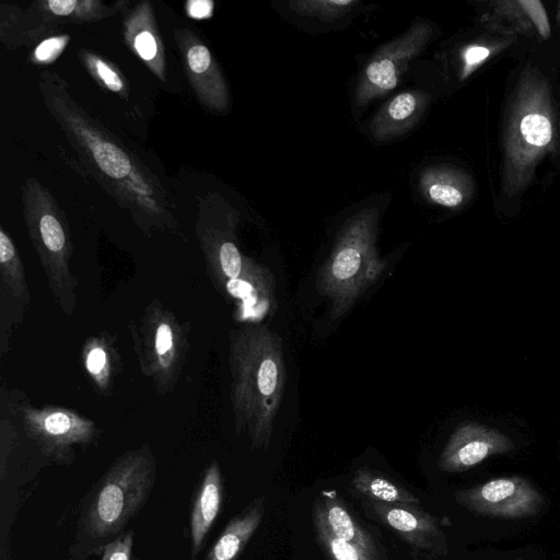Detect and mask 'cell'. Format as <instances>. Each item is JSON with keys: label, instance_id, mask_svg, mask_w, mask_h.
Listing matches in <instances>:
<instances>
[{"label": "cell", "instance_id": "obj_1", "mask_svg": "<svg viewBox=\"0 0 560 560\" xmlns=\"http://www.w3.org/2000/svg\"><path fill=\"white\" fill-rule=\"evenodd\" d=\"M38 84L46 108L106 191L144 232L175 231L166 190L141 160L74 101L57 73L43 71Z\"/></svg>", "mask_w": 560, "mask_h": 560}, {"label": "cell", "instance_id": "obj_2", "mask_svg": "<svg viewBox=\"0 0 560 560\" xmlns=\"http://www.w3.org/2000/svg\"><path fill=\"white\" fill-rule=\"evenodd\" d=\"M229 366L235 432L246 434L253 448H267L287 383L280 335L260 324L232 329Z\"/></svg>", "mask_w": 560, "mask_h": 560}, {"label": "cell", "instance_id": "obj_3", "mask_svg": "<svg viewBox=\"0 0 560 560\" xmlns=\"http://www.w3.org/2000/svg\"><path fill=\"white\" fill-rule=\"evenodd\" d=\"M236 225L234 209L206 206L200 210L196 233L214 288L235 303L242 318L255 324L277 311L276 281L268 267L240 250Z\"/></svg>", "mask_w": 560, "mask_h": 560}, {"label": "cell", "instance_id": "obj_4", "mask_svg": "<svg viewBox=\"0 0 560 560\" xmlns=\"http://www.w3.org/2000/svg\"><path fill=\"white\" fill-rule=\"evenodd\" d=\"M156 477V459L143 445L119 456L97 480L82 510L73 560L104 550L145 504Z\"/></svg>", "mask_w": 560, "mask_h": 560}, {"label": "cell", "instance_id": "obj_5", "mask_svg": "<svg viewBox=\"0 0 560 560\" xmlns=\"http://www.w3.org/2000/svg\"><path fill=\"white\" fill-rule=\"evenodd\" d=\"M560 121L551 88L537 68L526 67L515 86L504 128L502 186L521 194L539 162L559 149Z\"/></svg>", "mask_w": 560, "mask_h": 560}, {"label": "cell", "instance_id": "obj_6", "mask_svg": "<svg viewBox=\"0 0 560 560\" xmlns=\"http://www.w3.org/2000/svg\"><path fill=\"white\" fill-rule=\"evenodd\" d=\"M378 221L377 207L354 213L340 229L330 255L317 273L316 291L329 301L332 320L348 314L386 268L376 249Z\"/></svg>", "mask_w": 560, "mask_h": 560}, {"label": "cell", "instance_id": "obj_7", "mask_svg": "<svg viewBox=\"0 0 560 560\" xmlns=\"http://www.w3.org/2000/svg\"><path fill=\"white\" fill-rule=\"evenodd\" d=\"M23 217L51 294L63 314H73L78 278L71 270L73 244L68 221L51 192L34 177L22 186Z\"/></svg>", "mask_w": 560, "mask_h": 560}, {"label": "cell", "instance_id": "obj_8", "mask_svg": "<svg viewBox=\"0 0 560 560\" xmlns=\"http://www.w3.org/2000/svg\"><path fill=\"white\" fill-rule=\"evenodd\" d=\"M141 373L161 395L173 392L186 363L189 328L159 300H152L129 324Z\"/></svg>", "mask_w": 560, "mask_h": 560}, {"label": "cell", "instance_id": "obj_9", "mask_svg": "<svg viewBox=\"0 0 560 560\" xmlns=\"http://www.w3.org/2000/svg\"><path fill=\"white\" fill-rule=\"evenodd\" d=\"M8 395L24 434L50 462L71 464L75 446L90 445L100 436L98 425L72 409L54 405L34 407L25 398L9 392Z\"/></svg>", "mask_w": 560, "mask_h": 560}, {"label": "cell", "instance_id": "obj_10", "mask_svg": "<svg viewBox=\"0 0 560 560\" xmlns=\"http://www.w3.org/2000/svg\"><path fill=\"white\" fill-rule=\"evenodd\" d=\"M433 35L432 26L415 21L400 36L378 48L361 71L354 94L355 105H368L394 90L409 62L427 47Z\"/></svg>", "mask_w": 560, "mask_h": 560}, {"label": "cell", "instance_id": "obj_11", "mask_svg": "<svg viewBox=\"0 0 560 560\" xmlns=\"http://www.w3.org/2000/svg\"><path fill=\"white\" fill-rule=\"evenodd\" d=\"M464 509L486 517L522 520L534 517L545 505V498L526 478L512 475L490 479L454 493Z\"/></svg>", "mask_w": 560, "mask_h": 560}, {"label": "cell", "instance_id": "obj_12", "mask_svg": "<svg viewBox=\"0 0 560 560\" xmlns=\"http://www.w3.org/2000/svg\"><path fill=\"white\" fill-rule=\"evenodd\" d=\"M174 37L183 68L199 102L210 110L223 113L230 106L226 81L207 45L189 28H177Z\"/></svg>", "mask_w": 560, "mask_h": 560}, {"label": "cell", "instance_id": "obj_13", "mask_svg": "<svg viewBox=\"0 0 560 560\" xmlns=\"http://www.w3.org/2000/svg\"><path fill=\"white\" fill-rule=\"evenodd\" d=\"M365 513L415 549L443 555L446 541L436 518L413 503H384L364 499Z\"/></svg>", "mask_w": 560, "mask_h": 560}, {"label": "cell", "instance_id": "obj_14", "mask_svg": "<svg viewBox=\"0 0 560 560\" xmlns=\"http://www.w3.org/2000/svg\"><path fill=\"white\" fill-rule=\"evenodd\" d=\"M31 302L26 273L11 236L0 226V354L10 350L12 331L23 322Z\"/></svg>", "mask_w": 560, "mask_h": 560}, {"label": "cell", "instance_id": "obj_15", "mask_svg": "<svg viewBox=\"0 0 560 560\" xmlns=\"http://www.w3.org/2000/svg\"><path fill=\"white\" fill-rule=\"evenodd\" d=\"M513 448V441L503 432L481 423L466 422L450 436L438 466L444 472H462Z\"/></svg>", "mask_w": 560, "mask_h": 560}, {"label": "cell", "instance_id": "obj_16", "mask_svg": "<svg viewBox=\"0 0 560 560\" xmlns=\"http://www.w3.org/2000/svg\"><path fill=\"white\" fill-rule=\"evenodd\" d=\"M122 36L128 48L161 81L166 80V56L151 2H138L126 15Z\"/></svg>", "mask_w": 560, "mask_h": 560}, {"label": "cell", "instance_id": "obj_17", "mask_svg": "<svg viewBox=\"0 0 560 560\" xmlns=\"http://www.w3.org/2000/svg\"><path fill=\"white\" fill-rule=\"evenodd\" d=\"M128 1L104 3L101 0H40L33 2L28 16L35 27L46 33L48 27L59 24H81L115 15Z\"/></svg>", "mask_w": 560, "mask_h": 560}, {"label": "cell", "instance_id": "obj_18", "mask_svg": "<svg viewBox=\"0 0 560 560\" xmlns=\"http://www.w3.org/2000/svg\"><path fill=\"white\" fill-rule=\"evenodd\" d=\"M430 95L423 90L405 91L388 100L373 117L372 137L385 142L412 129L423 116Z\"/></svg>", "mask_w": 560, "mask_h": 560}, {"label": "cell", "instance_id": "obj_19", "mask_svg": "<svg viewBox=\"0 0 560 560\" xmlns=\"http://www.w3.org/2000/svg\"><path fill=\"white\" fill-rule=\"evenodd\" d=\"M223 500V480L220 465L211 462L205 469L190 513L191 557L195 558L214 524Z\"/></svg>", "mask_w": 560, "mask_h": 560}, {"label": "cell", "instance_id": "obj_20", "mask_svg": "<svg viewBox=\"0 0 560 560\" xmlns=\"http://www.w3.org/2000/svg\"><path fill=\"white\" fill-rule=\"evenodd\" d=\"M419 189L423 198L441 207L457 209L472 195L470 177L452 165H431L419 175Z\"/></svg>", "mask_w": 560, "mask_h": 560}, {"label": "cell", "instance_id": "obj_21", "mask_svg": "<svg viewBox=\"0 0 560 560\" xmlns=\"http://www.w3.org/2000/svg\"><path fill=\"white\" fill-rule=\"evenodd\" d=\"M81 357L95 392L104 397L113 395L116 377L122 371L116 339L106 331L91 336L82 347Z\"/></svg>", "mask_w": 560, "mask_h": 560}, {"label": "cell", "instance_id": "obj_22", "mask_svg": "<svg viewBox=\"0 0 560 560\" xmlns=\"http://www.w3.org/2000/svg\"><path fill=\"white\" fill-rule=\"evenodd\" d=\"M265 503V497L256 498L234 515L203 560H236L260 526L266 511Z\"/></svg>", "mask_w": 560, "mask_h": 560}, {"label": "cell", "instance_id": "obj_23", "mask_svg": "<svg viewBox=\"0 0 560 560\" xmlns=\"http://www.w3.org/2000/svg\"><path fill=\"white\" fill-rule=\"evenodd\" d=\"M313 509L319 512L337 537L378 556L373 536L360 525L338 492L335 490L322 491L315 499Z\"/></svg>", "mask_w": 560, "mask_h": 560}, {"label": "cell", "instance_id": "obj_24", "mask_svg": "<svg viewBox=\"0 0 560 560\" xmlns=\"http://www.w3.org/2000/svg\"><path fill=\"white\" fill-rule=\"evenodd\" d=\"M350 487L368 500L384 503H413L419 504L420 500L395 480L386 475L360 467L350 480Z\"/></svg>", "mask_w": 560, "mask_h": 560}, {"label": "cell", "instance_id": "obj_25", "mask_svg": "<svg viewBox=\"0 0 560 560\" xmlns=\"http://www.w3.org/2000/svg\"><path fill=\"white\" fill-rule=\"evenodd\" d=\"M312 518L316 540L328 560H380L378 556L337 537L315 509H313Z\"/></svg>", "mask_w": 560, "mask_h": 560}, {"label": "cell", "instance_id": "obj_26", "mask_svg": "<svg viewBox=\"0 0 560 560\" xmlns=\"http://www.w3.org/2000/svg\"><path fill=\"white\" fill-rule=\"evenodd\" d=\"M78 57L85 70L102 88L128 100L127 81L115 63L90 49H80Z\"/></svg>", "mask_w": 560, "mask_h": 560}, {"label": "cell", "instance_id": "obj_27", "mask_svg": "<svg viewBox=\"0 0 560 560\" xmlns=\"http://www.w3.org/2000/svg\"><path fill=\"white\" fill-rule=\"evenodd\" d=\"M359 3L357 0H294L289 1L288 5L300 16L334 21L348 14Z\"/></svg>", "mask_w": 560, "mask_h": 560}, {"label": "cell", "instance_id": "obj_28", "mask_svg": "<svg viewBox=\"0 0 560 560\" xmlns=\"http://www.w3.org/2000/svg\"><path fill=\"white\" fill-rule=\"evenodd\" d=\"M70 40L68 34L49 36L42 40L33 50L31 60L35 65H49L65 50Z\"/></svg>", "mask_w": 560, "mask_h": 560}, {"label": "cell", "instance_id": "obj_29", "mask_svg": "<svg viewBox=\"0 0 560 560\" xmlns=\"http://www.w3.org/2000/svg\"><path fill=\"white\" fill-rule=\"evenodd\" d=\"M517 3L527 19L536 27L541 38H549L551 33L550 24L542 3L538 0H517Z\"/></svg>", "mask_w": 560, "mask_h": 560}, {"label": "cell", "instance_id": "obj_30", "mask_svg": "<svg viewBox=\"0 0 560 560\" xmlns=\"http://www.w3.org/2000/svg\"><path fill=\"white\" fill-rule=\"evenodd\" d=\"M492 49L485 45L467 46L463 54V68L460 79L465 80L469 77L482 62L491 55Z\"/></svg>", "mask_w": 560, "mask_h": 560}, {"label": "cell", "instance_id": "obj_31", "mask_svg": "<svg viewBox=\"0 0 560 560\" xmlns=\"http://www.w3.org/2000/svg\"><path fill=\"white\" fill-rule=\"evenodd\" d=\"M133 532L125 533L103 550L102 560H131Z\"/></svg>", "mask_w": 560, "mask_h": 560}, {"label": "cell", "instance_id": "obj_32", "mask_svg": "<svg viewBox=\"0 0 560 560\" xmlns=\"http://www.w3.org/2000/svg\"><path fill=\"white\" fill-rule=\"evenodd\" d=\"M185 9L192 19H209L213 13V2L209 0H191L186 3Z\"/></svg>", "mask_w": 560, "mask_h": 560}, {"label": "cell", "instance_id": "obj_33", "mask_svg": "<svg viewBox=\"0 0 560 560\" xmlns=\"http://www.w3.org/2000/svg\"><path fill=\"white\" fill-rule=\"evenodd\" d=\"M557 20H558V25L560 27V2L558 3Z\"/></svg>", "mask_w": 560, "mask_h": 560}]
</instances>
